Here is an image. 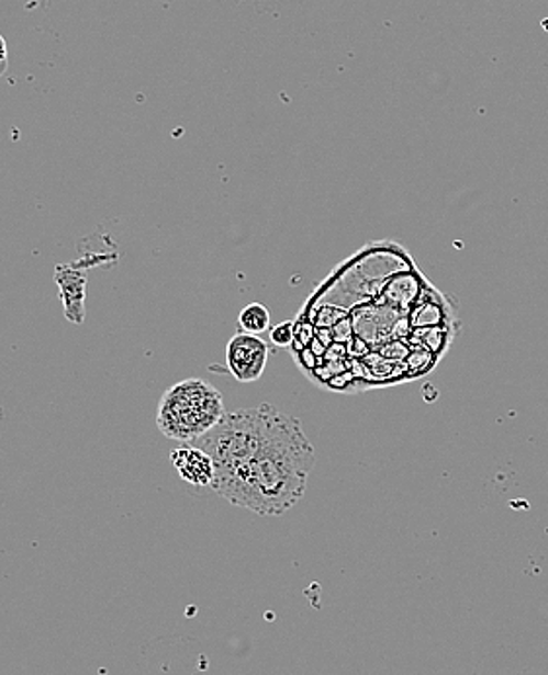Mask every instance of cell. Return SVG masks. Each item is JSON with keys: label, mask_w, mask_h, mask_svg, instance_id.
I'll use <instances>...</instances> for the list:
<instances>
[{"label": "cell", "mask_w": 548, "mask_h": 675, "mask_svg": "<svg viewBox=\"0 0 548 675\" xmlns=\"http://www.w3.org/2000/svg\"><path fill=\"white\" fill-rule=\"evenodd\" d=\"M213 459L211 488L238 508L281 516L305 496L316 463L311 439L295 416L271 404L226 413L193 441Z\"/></svg>", "instance_id": "6da1fadb"}, {"label": "cell", "mask_w": 548, "mask_h": 675, "mask_svg": "<svg viewBox=\"0 0 548 675\" xmlns=\"http://www.w3.org/2000/svg\"><path fill=\"white\" fill-rule=\"evenodd\" d=\"M225 414L223 395L210 381L183 379L160 398L157 426L166 438L193 443L208 436Z\"/></svg>", "instance_id": "7a4b0ae2"}, {"label": "cell", "mask_w": 548, "mask_h": 675, "mask_svg": "<svg viewBox=\"0 0 548 675\" xmlns=\"http://www.w3.org/2000/svg\"><path fill=\"white\" fill-rule=\"evenodd\" d=\"M225 360L238 383H256L270 360V346L256 334L236 333L226 344Z\"/></svg>", "instance_id": "3957f363"}, {"label": "cell", "mask_w": 548, "mask_h": 675, "mask_svg": "<svg viewBox=\"0 0 548 675\" xmlns=\"http://www.w3.org/2000/svg\"><path fill=\"white\" fill-rule=\"evenodd\" d=\"M170 463L183 483L200 486V488L213 484V479H215L213 459L193 443H182L180 448L172 449Z\"/></svg>", "instance_id": "277c9868"}, {"label": "cell", "mask_w": 548, "mask_h": 675, "mask_svg": "<svg viewBox=\"0 0 548 675\" xmlns=\"http://www.w3.org/2000/svg\"><path fill=\"white\" fill-rule=\"evenodd\" d=\"M238 328L241 333L260 334L271 330V315L268 307H264L261 303H250L241 311L238 315Z\"/></svg>", "instance_id": "5b68a950"}, {"label": "cell", "mask_w": 548, "mask_h": 675, "mask_svg": "<svg viewBox=\"0 0 548 675\" xmlns=\"http://www.w3.org/2000/svg\"><path fill=\"white\" fill-rule=\"evenodd\" d=\"M271 342L276 344L278 348H288L295 340V323L288 320V323H281V325L273 326L270 333Z\"/></svg>", "instance_id": "8992f818"}, {"label": "cell", "mask_w": 548, "mask_h": 675, "mask_svg": "<svg viewBox=\"0 0 548 675\" xmlns=\"http://www.w3.org/2000/svg\"><path fill=\"white\" fill-rule=\"evenodd\" d=\"M9 69V47L4 35L0 34V77Z\"/></svg>", "instance_id": "52a82bcc"}]
</instances>
